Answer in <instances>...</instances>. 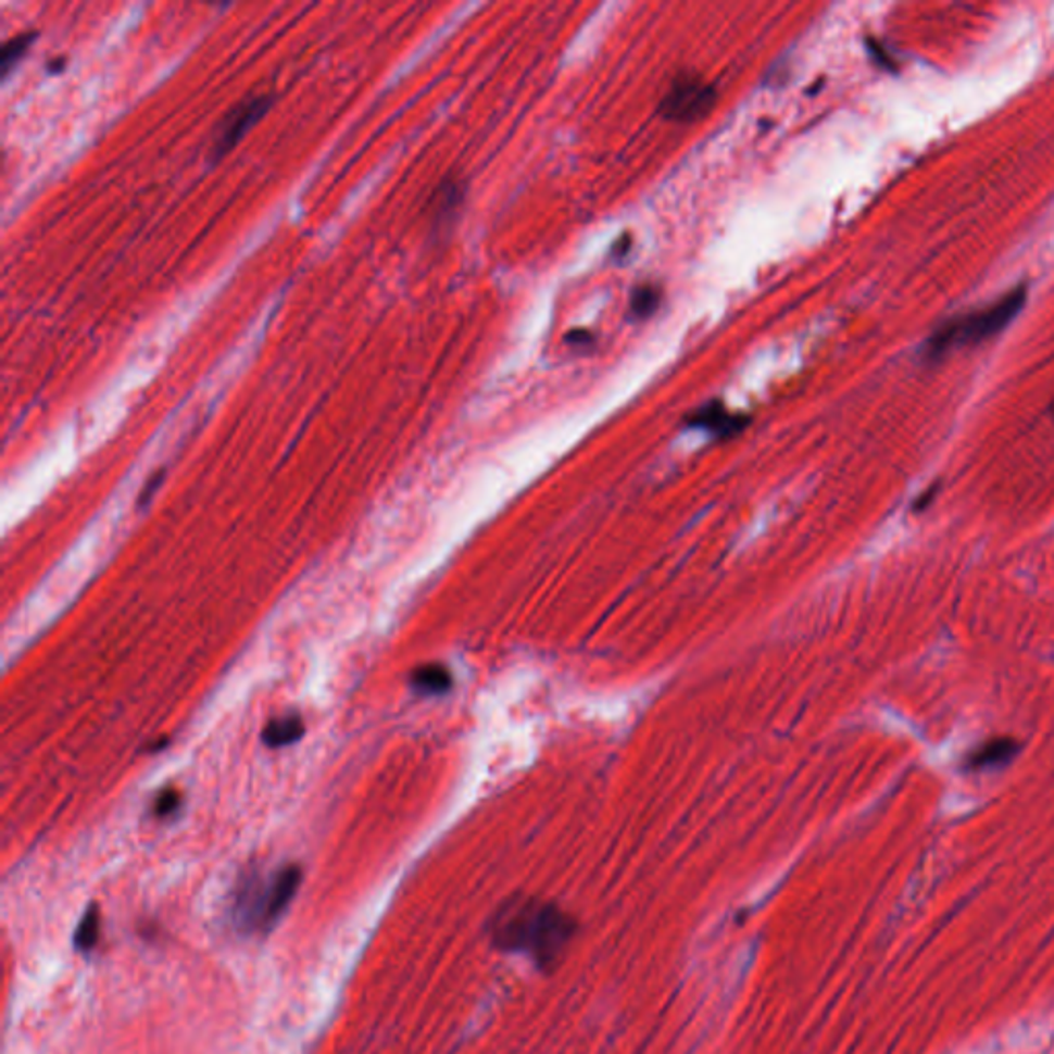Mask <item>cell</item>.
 Returning a JSON list of instances; mask_svg holds the SVG:
<instances>
[{
  "label": "cell",
  "mask_w": 1054,
  "mask_h": 1054,
  "mask_svg": "<svg viewBox=\"0 0 1054 1054\" xmlns=\"http://www.w3.org/2000/svg\"><path fill=\"white\" fill-rule=\"evenodd\" d=\"M566 342H568V347H573V349H589V347H593V344H595V334L591 332V330L577 328V330L568 332V336H566Z\"/></svg>",
  "instance_id": "cell-15"
},
{
  "label": "cell",
  "mask_w": 1054,
  "mask_h": 1054,
  "mask_svg": "<svg viewBox=\"0 0 1054 1054\" xmlns=\"http://www.w3.org/2000/svg\"><path fill=\"white\" fill-rule=\"evenodd\" d=\"M490 931L503 950L522 952L538 964L550 966L565 954L573 938V920L550 902L517 899L497 913Z\"/></svg>",
  "instance_id": "cell-1"
},
{
  "label": "cell",
  "mask_w": 1054,
  "mask_h": 1054,
  "mask_svg": "<svg viewBox=\"0 0 1054 1054\" xmlns=\"http://www.w3.org/2000/svg\"><path fill=\"white\" fill-rule=\"evenodd\" d=\"M38 39V32H25V34H17L15 38L9 39L4 46H2V52H0V73L2 77H7L20 62L29 46Z\"/></svg>",
  "instance_id": "cell-12"
},
{
  "label": "cell",
  "mask_w": 1054,
  "mask_h": 1054,
  "mask_svg": "<svg viewBox=\"0 0 1054 1054\" xmlns=\"http://www.w3.org/2000/svg\"><path fill=\"white\" fill-rule=\"evenodd\" d=\"M1017 752H1019V743L1016 740H1012V738H996V740L984 742L982 745L975 748L966 756L964 768H968L973 773L1001 768V766H1005V764L1014 761Z\"/></svg>",
  "instance_id": "cell-7"
},
{
  "label": "cell",
  "mask_w": 1054,
  "mask_h": 1054,
  "mask_svg": "<svg viewBox=\"0 0 1054 1054\" xmlns=\"http://www.w3.org/2000/svg\"><path fill=\"white\" fill-rule=\"evenodd\" d=\"M453 683V678H451L450 669L446 665L441 664H429L421 665L412 672L411 686L425 694V697H439V694H446Z\"/></svg>",
  "instance_id": "cell-8"
},
{
  "label": "cell",
  "mask_w": 1054,
  "mask_h": 1054,
  "mask_svg": "<svg viewBox=\"0 0 1054 1054\" xmlns=\"http://www.w3.org/2000/svg\"><path fill=\"white\" fill-rule=\"evenodd\" d=\"M1026 297H1028V289L1017 287L1016 291L1005 294L991 308L950 319L948 324L939 326L925 344L927 361H938L945 352L956 347L980 344L996 334L1003 332L1014 322L1017 313L1024 310Z\"/></svg>",
  "instance_id": "cell-2"
},
{
  "label": "cell",
  "mask_w": 1054,
  "mask_h": 1054,
  "mask_svg": "<svg viewBox=\"0 0 1054 1054\" xmlns=\"http://www.w3.org/2000/svg\"><path fill=\"white\" fill-rule=\"evenodd\" d=\"M748 423H750V418L745 414L729 411L719 400H713V402L704 404L699 411L692 412L686 418V425L688 427L706 430V432H711V435H715L719 439H727V437L738 435L740 430L748 427Z\"/></svg>",
  "instance_id": "cell-6"
},
{
  "label": "cell",
  "mask_w": 1054,
  "mask_h": 1054,
  "mask_svg": "<svg viewBox=\"0 0 1054 1054\" xmlns=\"http://www.w3.org/2000/svg\"><path fill=\"white\" fill-rule=\"evenodd\" d=\"M305 733V723L299 713H291L268 723L262 731V740L268 748H285L299 742Z\"/></svg>",
  "instance_id": "cell-9"
},
{
  "label": "cell",
  "mask_w": 1054,
  "mask_h": 1054,
  "mask_svg": "<svg viewBox=\"0 0 1054 1054\" xmlns=\"http://www.w3.org/2000/svg\"><path fill=\"white\" fill-rule=\"evenodd\" d=\"M301 886V867H283L268 886H248L239 900V920L248 931H266L285 913Z\"/></svg>",
  "instance_id": "cell-3"
},
{
  "label": "cell",
  "mask_w": 1054,
  "mask_h": 1054,
  "mask_svg": "<svg viewBox=\"0 0 1054 1054\" xmlns=\"http://www.w3.org/2000/svg\"><path fill=\"white\" fill-rule=\"evenodd\" d=\"M99 939V911L98 906H91L85 917L78 923L77 933H75V945L78 952H89Z\"/></svg>",
  "instance_id": "cell-13"
},
{
  "label": "cell",
  "mask_w": 1054,
  "mask_h": 1054,
  "mask_svg": "<svg viewBox=\"0 0 1054 1054\" xmlns=\"http://www.w3.org/2000/svg\"><path fill=\"white\" fill-rule=\"evenodd\" d=\"M273 101V96H268V93H258V96H250V98L239 101L234 110L218 122V126L215 128L213 142H211V149H209L211 161L216 163L229 151H234L235 145L246 137V133L250 128H254L255 124L271 110Z\"/></svg>",
  "instance_id": "cell-5"
},
{
  "label": "cell",
  "mask_w": 1054,
  "mask_h": 1054,
  "mask_svg": "<svg viewBox=\"0 0 1054 1054\" xmlns=\"http://www.w3.org/2000/svg\"><path fill=\"white\" fill-rule=\"evenodd\" d=\"M662 297H664V291L653 285V283H644V285H639L635 291H632V297H630V308L628 312L635 317V319H647L651 317L653 313L660 310L662 305Z\"/></svg>",
  "instance_id": "cell-11"
},
{
  "label": "cell",
  "mask_w": 1054,
  "mask_h": 1054,
  "mask_svg": "<svg viewBox=\"0 0 1054 1054\" xmlns=\"http://www.w3.org/2000/svg\"><path fill=\"white\" fill-rule=\"evenodd\" d=\"M715 103L717 89L713 83L697 73H680L672 78L660 101V114L669 122L690 124L706 116Z\"/></svg>",
  "instance_id": "cell-4"
},
{
  "label": "cell",
  "mask_w": 1054,
  "mask_h": 1054,
  "mask_svg": "<svg viewBox=\"0 0 1054 1054\" xmlns=\"http://www.w3.org/2000/svg\"><path fill=\"white\" fill-rule=\"evenodd\" d=\"M62 64H66V59H62V57H60V59L52 60V62H48V71L59 73V71H62Z\"/></svg>",
  "instance_id": "cell-17"
},
{
  "label": "cell",
  "mask_w": 1054,
  "mask_h": 1054,
  "mask_svg": "<svg viewBox=\"0 0 1054 1054\" xmlns=\"http://www.w3.org/2000/svg\"><path fill=\"white\" fill-rule=\"evenodd\" d=\"M462 184L457 179H446L437 192L432 195V218L437 225L448 221V216L455 215L462 202Z\"/></svg>",
  "instance_id": "cell-10"
},
{
  "label": "cell",
  "mask_w": 1054,
  "mask_h": 1054,
  "mask_svg": "<svg viewBox=\"0 0 1054 1054\" xmlns=\"http://www.w3.org/2000/svg\"><path fill=\"white\" fill-rule=\"evenodd\" d=\"M163 476H165V472H156L155 476H153V478H151V480L145 485V489H142L140 497H138V505H140V507H145V505H147V503L153 499L155 490L159 489V487H161V482H163Z\"/></svg>",
  "instance_id": "cell-16"
},
{
  "label": "cell",
  "mask_w": 1054,
  "mask_h": 1054,
  "mask_svg": "<svg viewBox=\"0 0 1054 1054\" xmlns=\"http://www.w3.org/2000/svg\"><path fill=\"white\" fill-rule=\"evenodd\" d=\"M179 805H181L179 793L174 789H165V791L159 793V798L153 803V814L156 818H170V816L176 814Z\"/></svg>",
  "instance_id": "cell-14"
}]
</instances>
